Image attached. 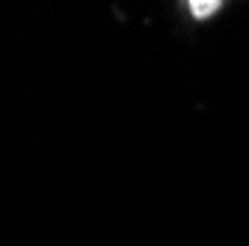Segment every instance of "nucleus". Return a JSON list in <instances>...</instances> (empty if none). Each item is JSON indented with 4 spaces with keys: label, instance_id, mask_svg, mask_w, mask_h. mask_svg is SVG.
I'll return each instance as SVG.
<instances>
[{
    "label": "nucleus",
    "instance_id": "obj_1",
    "mask_svg": "<svg viewBox=\"0 0 249 246\" xmlns=\"http://www.w3.org/2000/svg\"><path fill=\"white\" fill-rule=\"evenodd\" d=\"M187 6H190V15L205 21L211 15H216V9L223 6V0H187Z\"/></svg>",
    "mask_w": 249,
    "mask_h": 246
}]
</instances>
